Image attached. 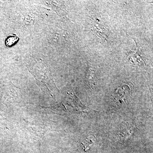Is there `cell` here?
Masks as SVG:
<instances>
[{"mask_svg":"<svg viewBox=\"0 0 153 153\" xmlns=\"http://www.w3.org/2000/svg\"><path fill=\"white\" fill-rule=\"evenodd\" d=\"M19 40V38L16 36H11L7 39L6 44L7 47H11L13 45Z\"/></svg>","mask_w":153,"mask_h":153,"instance_id":"cell-1","label":"cell"}]
</instances>
